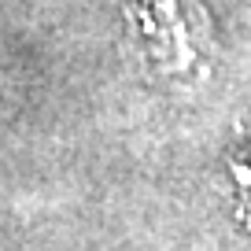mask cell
<instances>
[{
  "label": "cell",
  "instance_id": "6da1fadb",
  "mask_svg": "<svg viewBox=\"0 0 251 251\" xmlns=\"http://www.w3.org/2000/svg\"><path fill=\"white\" fill-rule=\"evenodd\" d=\"M129 15L159 78L188 89L207 74L211 23L196 0H129Z\"/></svg>",
  "mask_w": 251,
  "mask_h": 251
}]
</instances>
